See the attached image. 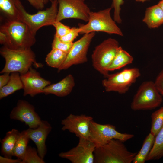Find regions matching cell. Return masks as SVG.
I'll return each mask as SVG.
<instances>
[{
  "label": "cell",
  "mask_w": 163,
  "mask_h": 163,
  "mask_svg": "<svg viewBox=\"0 0 163 163\" xmlns=\"http://www.w3.org/2000/svg\"><path fill=\"white\" fill-rule=\"evenodd\" d=\"M35 35L28 25L20 20H8L0 26V44L11 49L31 48L35 43Z\"/></svg>",
  "instance_id": "6da1fadb"
},
{
  "label": "cell",
  "mask_w": 163,
  "mask_h": 163,
  "mask_svg": "<svg viewBox=\"0 0 163 163\" xmlns=\"http://www.w3.org/2000/svg\"><path fill=\"white\" fill-rule=\"evenodd\" d=\"M0 53L5 61L1 73L17 72L21 74L28 71L32 65L37 68L43 67L42 64L36 61L35 54L31 48L14 50L3 46L0 49Z\"/></svg>",
  "instance_id": "7a4b0ae2"
},
{
  "label": "cell",
  "mask_w": 163,
  "mask_h": 163,
  "mask_svg": "<svg viewBox=\"0 0 163 163\" xmlns=\"http://www.w3.org/2000/svg\"><path fill=\"white\" fill-rule=\"evenodd\" d=\"M123 142L112 139L106 144L96 147L94 163H131L137 152L128 150Z\"/></svg>",
  "instance_id": "3957f363"
},
{
  "label": "cell",
  "mask_w": 163,
  "mask_h": 163,
  "mask_svg": "<svg viewBox=\"0 0 163 163\" xmlns=\"http://www.w3.org/2000/svg\"><path fill=\"white\" fill-rule=\"evenodd\" d=\"M112 8H109L97 12L91 11L87 23L78 24L80 34L102 32L123 36V32L111 17L110 12Z\"/></svg>",
  "instance_id": "277c9868"
},
{
  "label": "cell",
  "mask_w": 163,
  "mask_h": 163,
  "mask_svg": "<svg viewBox=\"0 0 163 163\" xmlns=\"http://www.w3.org/2000/svg\"><path fill=\"white\" fill-rule=\"evenodd\" d=\"M58 5L57 0H53L49 8L45 10H40L35 14H30L27 12L20 1L17 5L20 20L26 24L32 32L36 34L37 32L41 27L53 25L56 21Z\"/></svg>",
  "instance_id": "5b68a950"
},
{
  "label": "cell",
  "mask_w": 163,
  "mask_h": 163,
  "mask_svg": "<svg viewBox=\"0 0 163 163\" xmlns=\"http://www.w3.org/2000/svg\"><path fill=\"white\" fill-rule=\"evenodd\" d=\"M162 101V96L157 89L154 82L146 81L139 87L130 107L134 111L152 110L159 107Z\"/></svg>",
  "instance_id": "8992f818"
},
{
  "label": "cell",
  "mask_w": 163,
  "mask_h": 163,
  "mask_svg": "<svg viewBox=\"0 0 163 163\" xmlns=\"http://www.w3.org/2000/svg\"><path fill=\"white\" fill-rule=\"evenodd\" d=\"M118 42L109 38L96 46L91 55L94 68L104 78L109 74L107 70L115 57L119 47Z\"/></svg>",
  "instance_id": "52a82bcc"
},
{
  "label": "cell",
  "mask_w": 163,
  "mask_h": 163,
  "mask_svg": "<svg viewBox=\"0 0 163 163\" xmlns=\"http://www.w3.org/2000/svg\"><path fill=\"white\" fill-rule=\"evenodd\" d=\"M140 75V71L137 68L125 69L119 72L109 74L102 81V85L107 92L124 94Z\"/></svg>",
  "instance_id": "ba28073f"
},
{
  "label": "cell",
  "mask_w": 163,
  "mask_h": 163,
  "mask_svg": "<svg viewBox=\"0 0 163 163\" xmlns=\"http://www.w3.org/2000/svg\"><path fill=\"white\" fill-rule=\"evenodd\" d=\"M134 135L122 133L117 131L116 127L110 124H102L93 120L91 122L89 140L96 147L104 145L112 139H117L123 142L132 138Z\"/></svg>",
  "instance_id": "9c48e42d"
},
{
  "label": "cell",
  "mask_w": 163,
  "mask_h": 163,
  "mask_svg": "<svg viewBox=\"0 0 163 163\" xmlns=\"http://www.w3.org/2000/svg\"><path fill=\"white\" fill-rule=\"evenodd\" d=\"M95 32L85 34L73 43L64 61L58 69V72L66 70L73 65L84 63L87 61V54Z\"/></svg>",
  "instance_id": "30bf717a"
},
{
  "label": "cell",
  "mask_w": 163,
  "mask_h": 163,
  "mask_svg": "<svg viewBox=\"0 0 163 163\" xmlns=\"http://www.w3.org/2000/svg\"><path fill=\"white\" fill-rule=\"evenodd\" d=\"M59 8L56 21L74 18L88 22L91 11L85 0H57Z\"/></svg>",
  "instance_id": "8fae6325"
},
{
  "label": "cell",
  "mask_w": 163,
  "mask_h": 163,
  "mask_svg": "<svg viewBox=\"0 0 163 163\" xmlns=\"http://www.w3.org/2000/svg\"><path fill=\"white\" fill-rule=\"evenodd\" d=\"M78 144L69 150L61 152L60 157L69 160L72 163H94L95 145L90 140L79 138Z\"/></svg>",
  "instance_id": "7c38bea8"
},
{
  "label": "cell",
  "mask_w": 163,
  "mask_h": 163,
  "mask_svg": "<svg viewBox=\"0 0 163 163\" xmlns=\"http://www.w3.org/2000/svg\"><path fill=\"white\" fill-rule=\"evenodd\" d=\"M9 116L11 119L24 123L30 129L37 128L42 121L34 106L28 101L22 100H18Z\"/></svg>",
  "instance_id": "4fadbf2b"
},
{
  "label": "cell",
  "mask_w": 163,
  "mask_h": 163,
  "mask_svg": "<svg viewBox=\"0 0 163 163\" xmlns=\"http://www.w3.org/2000/svg\"><path fill=\"white\" fill-rule=\"evenodd\" d=\"M93 118L85 114H70L61 122L63 131L68 130L79 138L89 140L90 125Z\"/></svg>",
  "instance_id": "5bb4252c"
},
{
  "label": "cell",
  "mask_w": 163,
  "mask_h": 163,
  "mask_svg": "<svg viewBox=\"0 0 163 163\" xmlns=\"http://www.w3.org/2000/svg\"><path fill=\"white\" fill-rule=\"evenodd\" d=\"M20 75L24 85V96L29 95L33 97L43 93L44 88L51 84L50 81L42 78L39 73L31 67L26 73Z\"/></svg>",
  "instance_id": "9a60e30c"
},
{
  "label": "cell",
  "mask_w": 163,
  "mask_h": 163,
  "mask_svg": "<svg viewBox=\"0 0 163 163\" xmlns=\"http://www.w3.org/2000/svg\"><path fill=\"white\" fill-rule=\"evenodd\" d=\"M52 129L51 125L47 121L42 120L37 128L27 129L30 139L34 143L39 155L43 159L47 151L46 141Z\"/></svg>",
  "instance_id": "2e32d148"
},
{
  "label": "cell",
  "mask_w": 163,
  "mask_h": 163,
  "mask_svg": "<svg viewBox=\"0 0 163 163\" xmlns=\"http://www.w3.org/2000/svg\"><path fill=\"white\" fill-rule=\"evenodd\" d=\"M75 85L74 78L69 74L57 83L46 86L43 89V93L53 94L59 97H65L71 92Z\"/></svg>",
  "instance_id": "e0dca14e"
},
{
  "label": "cell",
  "mask_w": 163,
  "mask_h": 163,
  "mask_svg": "<svg viewBox=\"0 0 163 163\" xmlns=\"http://www.w3.org/2000/svg\"><path fill=\"white\" fill-rule=\"evenodd\" d=\"M142 21L150 29L158 27L163 24V10L158 4L147 8Z\"/></svg>",
  "instance_id": "ac0fdd59"
},
{
  "label": "cell",
  "mask_w": 163,
  "mask_h": 163,
  "mask_svg": "<svg viewBox=\"0 0 163 163\" xmlns=\"http://www.w3.org/2000/svg\"><path fill=\"white\" fill-rule=\"evenodd\" d=\"M20 133L15 129H13L6 133L1 142V152L4 156L12 158L14 156V149Z\"/></svg>",
  "instance_id": "d6986e66"
},
{
  "label": "cell",
  "mask_w": 163,
  "mask_h": 163,
  "mask_svg": "<svg viewBox=\"0 0 163 163\" xmlns=\"http://www.w3.org/2000/svg\"><path fill=\"white\" fill-rule=\"evenodd\" d=\"M23 88L24 85L20 73L17 72H11L8 82L0 88V99H1L18 90Z\"/></svg>",
  "instance_id": "ffe728a7"
},
{
  "label": "cell",
  "mask_w": 163,
  "mask_h": 163,
  "mask_svg": "<svg viewBox=\"0 0 163 163\" xmlns=\"http://www.w3.org/2000/svg\"><path fill=\"white\" fill-rule=\"evenodd\" d=\"M133 60V57L120 46L114 58L108 67L107 70L109 72L119 69L131 64Z\"/></svg>",
  "instance_id": "44dd1931"
},
{
  "label": "cell",
  "mask_w": 163,
  "mask_h": 163,
  "mask_svg": "<svg viewBox=\"0 0 163 163\" xmlns=\"http://www.w3.org/2000/svg\"><path fill=\"white\" fill-rule=\"evenodd\" d=\"M21 0H0V10L9 20H19L20 15L17 7Z\"/></svg>",
  "instance_id": "7402d4cb"
},
{
  "label": "cell",
  "mask_w": 163,
  "mask_h": 163,
  "mask_svg": "<svg viewBox=\"0 0 163 163\" xmlns=\"http://www.w3.org/2000/svg\"><path fill=\"white\" fill-rule=\"evenodd\" d=\"M155 136L150 133L145 137L139 151L137 153L133 163H144L153 145Z\"/></svg>",
  "instance_id": "603a6c76"
},
{
  "label": "cell",
  "mask_w": 163,
  "mask_h": 163,
  "mask_svg": "<svg viewBox=\"0 0 163 163\" xmlns=\"http://www.w3.org/2000/svg\"><path fill=\"white\" fill-rule=\"evenodd\" d=\"M29 139L27 129L23 130L20 132L15 145L13 151L14 156L21 161L28 146Z\"/></svg>",
  "instance_id": "cb8c5ba5"
},
{
  "label": "cell",
  "mask_w": 163,
  "mask_h": 163,
  "mask_svg": "<svg viewBox=\"0 0 163 163\" xmlns=\"http://www.w3.org/2000/svg\"><path fill=\"white\" fill-rule=\"evenodd\" d=\"M163 157V126L155 136L153 145L147 161L158 160Z\"/></svg>",
  "instance_id": "d4e9b609"
},
{
  "label": "cell",
  "mask_w": 163,
  "mask_h": 163,
  "mask_svg": "<svg viewBox=\"0 0 163 163\" xmlns=\"http://www.w3.org/2000/svg\"><path fill=\"white\" fill-rule=\"evenodd\" d=\"M67 54L60 50L52 49L47 55L45 61L49 66L58 69L64 61Z\"/></svg>",
  "instance_id": "484cf974"
},
{
  "label": "cell",
  "mask_w": 163,
  "mask_h": 163,
  "mask_svg": "<svg viewBox=\"0 0 163 163\" xmlns=\"http://www.w3.org/2000/svg\"><path fill=\"white\" fill-rule=\"evenodd\" d=\"M150 133L156 136L163 126V106L152 113Z\"/></svg>",
  "instance_id": "4316f807"
},
{
  "label": "cell",
  "mask_w": 163,
  "mask_h": 163,
  "mask_svg": "<svg viewBox=\"0 0 163 163\" xmlns=\"http://www.w3.org/2000/svg\"><path fill=\"white\" fill-rule=\"evenodd\" d=\"M44 159L39 155L37 149L28 146L21 163H44Z\"/></svg>",
  "instance_id": "83f0119b"
},
{
  "label": "cell",
  "mask_w": 163,
  "mask_h": 163,
  "mask_svg": "<svg viewBox=\"0 0 163 163\" xmlns=\"http://www.w3.org/2000/svg\"><path fill=\"white\" fill-rule=\"evenodd\" d=\"M73 43H67L63 42L55 34L52 43V49H57L69 53L71 49Z\"/></svg>",
  "instance_id": "f1b7e54d"
},
{
  "label": "cell",
  "mask_w": 163,
  "mask_h": 163,
  "mask_svg": "<svg viewBox=\"0 0 163 163\" xmlns=\"http://www.w3.org/2000/svg\"><path fill=\"white\" fill-rule=\"evenodd\" d=\"M123 0H113L111 8L114 9L113 19L115 22L118 24L121 23L122 20L120 13L121 6L124 4Z\"/></svg>",
  "instance_id": "f546056e"
},
{
  "label": "cell",
  "mask_w": 163,
  "mask_h": 163,
  "mask_svg": "<svg viewBox=\"0 0 163 163\" xmlns=\"http://www.w3.org/2000/svg\"><path fill=\"white\" fill-rule=\"evenodd\" d=\"M80 33L78 27H72L67 34L60 38L61 41L67 43H73V41L78 36Z\"/></svg>",
  "instance_id": "4dcf8cb0"
},
{
  "label": "cell",
  "mask_w": 163,
  "mask_h": 163,
  "mask_svg": "<svg viewBox=\"0 0 163 163\" xmlns=\"http://www.w3.org/2000/svg\"><path fill=\"white\" fill-rule=\"evenodd\" d=\"M56 29L55 34L59 38L67 34L71 30V28L62 24L60 21H56L53 25Z\"/></svg>",
  "instance_id": "1f68e13d"
},
{
  "label": "cell",
  "mask_w": 163,
  "mask_h": 163,
  "mask_svg": "<svg viewBox=\"0 0 163 163\" xmlns=\"http://www.w3.org/2000/svg\"><path fill=\"white\" fill-rule=\"evenodd\" d=\"M154 83L159 93L163 96V69L156 77Z\"/></svg>",
  "instance_id": "d6a6232c"
},
{
  "label": "cell",
  "mask_w": 163,
  "mask_h": 163,
  "mask_svg": "<svg viewBox=\"0 0 163 163\" xmlns=\"http://www.w3.org/2000/svg\"><path fill=\"white\" fill-rule=\"evenodd\" d=\"M37 10H42L45 4L43 0H27Z\"/></svg>",
  "instance_id": "836d02e7"
},
{
  "label": "cell",
  "mask_w": 163,
  "mask_h": 163,
  "mask_svg": "<svg viewBox=\"0 0 163 163\" xmlns=\"http://www.w3.org/2000/svg\"><path fill=\"white\" fill-rule=\"evenodd\" d=\"M10 73L5 72L0 76V88L6 85L10 78Z\"/></svg>",
  "instance_id": "e575fe53"
},
{
  "label": "cell",
  "mask_w": 163,
  "mask_h": 163,
  "mask_svg": "<svg viewBox=\"0 0 163 163\" xmlns=\"http://www.w3.org/2000/svg\"><path fill=\"white\" fill-rule=\"evenodd\" d=\"M0 163H21V161L17 158L12 159L4 156H0Z\"/></svg>",
  "instance_id": "d590c367"
},
{
  "label": "cell",
  "mask_w": 163,
  "mask_h": 163,
  "mask_svg": "<svg viewBox=\"0 0 163 163\" xmlns=\"http://www.w3.org/2000/svg\"><path fill=\"white\" fill-rule=\"evenodd\" d=\"M158 4L161 7L163 10V0L160 1Z\"/></svg>",
  "instance_id": "8d00e7d4"
},
{
  "label": "cell",
  "mask_w": 163,
  "mask_h": 163,
  "mask_svg": "<svg viewBox=\"0 0 163 163\" xmlns=\"http://www.w3.org/2000/svg\"><path fill=\"white\" fill-rule=\"evenodd\" d=\"M137 2H143L145 1H148L149 0H135Z\"/></svg>",
  "instance_id": "74e56055"
},
{
  "label": "cell",
  "mask_w": 163,
  "mask_h": 163,
  "mask_svg": "<svg viewBox=\"0 0 163 163\" xmlns=\"http://www.w3.org/2000/svg\"><path fill=\"white\" fill-rule=\"evenodd\" d=\"M53 0H43L45 4H47L49 2H51Z\"/></svg>",
  "instance_id": "f35d334b"
}]
</instances>
